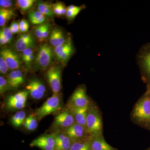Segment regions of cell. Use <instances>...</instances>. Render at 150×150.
Instances as JSON below:
<instances>
[{
	"mask_svg": "<svg viewBox=\"0 0 150 150\" xmlns=\"http://www.w3.org/2000/svg\"><path fill=\"white\" fill-rule=\"evenodd\" d=\"M131 119L134 124L150 132V88L146 87V92L134 105Z\"/></svg>",
	"mask_w": 150,
	"mask_h": 150,
	"instance_id": "obj_1",
	"label": "cell"
},
{
	"mask_svg": "<svg viewBox=\"0 0 150 150\" xmlns=\"http://www.w3.org/2000/svg\"><path fill=\"white\" fill-rule=\"evenodd\" d=\"M86 128L91 136L103 134L102 113L98 106L92 101L87 113Z\"/></svg>",
	"mask_w": 150,
	"mask_h": 150,
	"instance_id": "obj_2",
	"label": "cell"
},
{
	"mask_svg": "<svg viewBox=\"0 0 150 150\" xmlns=\"http://www.w3.org/2000/svg\"><path fill=\"white\" fill-rule=\"evenodd\" d=\"M137 59L142 81L147 88H150V43H146L140 48Z\"/></svg>",
	"mask_w": 150,
	"mask_h": 150,
	"instance_id": "obj_3",
	"label": "cell"
},
{
	"mask_svg": "<svg viewBox=\"0 0 150 150\" xmlns=\"http://www.w3.org/2000/svg\"><path fill=\"white\" fill-rule=\"evenodd\" d=\"M62 108V98L59 94H53L40 108L35 110V115L40 120L47 115L54 113Z\"/></svg>",
	"mask_w": 150,
	"mask_h": 150,
	"instance_id": "obj_4",
	"label": "cell"
},
{
	"mask_svg": "<svg viewBox=\"0 0 150 150\" xmlns=\"http://www.w3.org/2000/svg\"><path fill=\"white\" fill-rule=\"evenodd\" d=\"M75 123L71 110L68 108L59 112L55 117L52 125L54 133L62 132L68 129Z\"/></svg>",
	"mask_w": 150,
	"mask_h": 150,
	"instance_id": "obj_5",
	"label": "cell"
},
{
	"mask_svg": "<svg viewBox=\"0 0 150 150\" xmlns=\"http://www.w3.org/2000/svg\"><path fill=\"white\" fill-rule=\"evenodd\" d=\"M54 56V48L50 45L44 43L40 46L34 62L36 69L42 71L46 69L51 64Z\"/></svg>",
	"mask_w": 150,
	"mask_h": 150,
	"instance_id": "obj_6",
	"label": "cell"
},
{
	"mask_svg": "<svg viewBox=\"0 0 150 150\" xmlns=\"http://www.w3.org/2000/svg\"><path fill=\"white\" fill-rule=\"evenodd\" d=\"M91 100L87 94L86 88L84 85L78 86L69 100L67 105L69 108H79L86 107Z\"/></svg>",
	"mask_w": 150,
	"mask_h": 150,
	"instance_id": "obj_7",
	"label": "cell"
},
{
	"mask_svg": "<svg viewBox=\"0 0 150 150\" xmlns=\"http://www.w3.org/2000/svg\"><path fill=\"white\" fill-rule=\"evenodd\" d=\"M46 77L54 94H59L62 88V70L57 65L51 66L46 71Z\"/></svg>",
	"mask_w": 150,
	"mask_h": 150,
	"instance_id": "obj_8",
	"label": "cell"
},
{
	"mask_svg": "<svg viewBox=\"0 0 150 150\" xmlns=\"http://www.w3.org/2000/svg\"><path fill=\"white\" fill-rule=\"evenodd\" d=\"M28 95V92L25 90L8 96L5 102L6 108L11 111L21 110L26 105Z\"/></svg>",
	"mask_w": 150,
	"mask_h": 150,
	"instance_id": "obj_9",
	"label": "cell"
},
{
	"mask_svg": "<svg viewBox=\"0 0 150 150\" xmlns=\"http://www.w3.org/2000/svg\"><path fill=\"white\" fill-rule=\"evenodd\" d=\"M62 132L67 134L74 143L88 139L91 137L86 127L76 122Z\"/></svg>",
	"mask_w": 150,
	"mask_h": 150,
	"instance_id": "obj_10",
	"label": "cell"
},
{
	"mask_svg": "<svg viewBox=\"0 0 150 150\" xmlns=\"http://www.w3.org/2000/svg\"><path fill=\"white\" fill-rule=\"evenodd\" d=\"M30 146L42 150H55L56 140L54 134H45L38 137L30 143Z\"/></svg>",
	"mask_w": 150,
	"mask_h": 150,
	"instance_id": "obj_11",
	"label": "cell"
},
{
	"mask_svg": "<svg viewBox=\"0 0 150 150\" xmlns=\"http://www.w3.org/2000/svg\"><path fill=\"white\" fill-rule=\"evenodd\" d=\"M26 88L30 97L35 100L43 98L46 92V87L43 83L35 78L29 81Z\"/></svg>",
	"mask_w": 150,
	"mask_h": 150,
	"instance_id": "obj_12",
	"label": "cell"
},
{
	"mask_svg": "<svg viewBox=\"0 0 150 150\" xmlns=\"http://www.w3.org/2000/svg\"><path fill=\"white\" fill-rule=\"evenodd\" d=\"M0 54L7 64L10 69L14 71L20 68L21 66L20 58L15 52L6 48L1 51Z\"/></svg>",
	"mask_w": 150,
	"mask_h": 150,
	"instance_id": "obj_13",
	"label": "cell"
},
{
	"mask_svg": "<svg viewBox=\"0 0 150 150\" xmlns=\"http://www.w3.org/2000/svg\"><path fill=\"white\" fill-rule=\"evenodd\" d=\"M92 150H118L113 147L105 139L103 134L91 136L88 139Z\"/></svg>",
	"mask_w": 150,
	"mask_h": 150,
	"instance_id": "obj_14",
	"label": "cell"
},
{
	"mask_svg": "<svg viewBox=\"0 0 150 150\" xmlns=\"http://www.w3.org/2000/svg\"><path fill=\"white\" fill-rule=\"evenodd\" d=\"M35 45L33 36L31 33H26L20 36L16 41L15 47L17 51L22 52L27 48H34Z\"/></svg>",
	"mask_w": 150,
	"mask_h": 150,
	"instance_id": "obj_15",
	"label": "cell"
},
{
	"mask_svg": "<svg viewBox=\"0 0 150 150\" xmlns=\"http://www.w3.org/2000/svg\"><path fill=\"white\" fill-rule=\"evenodd\" d=\"M56 140L55 150H70L72 145L73 141L68 136L63 132L53 133Z\"/></svg>",
	"mask_w": 150,
	"mask_h": 150,
	"instance_id": "obj_16",
	"label": "cell"
},
{
	"mask_svg": "<svg viewBox=\"0 0 150 150\" xmlns=\"http://www.w3.org/2000/svg\"><path fill=\"white\" fill-rule=\"evenodd\" d=\"M6 79L11 89H16L25 81L23 73L19 70L12 71L8 76Z\"/></svg>",
	"mask_w": 150,
	"mask_h": 150,
	"instance_id": "obj_17",
	"label": "cell"
},
{
	"mask_svg": "<svg viewBox=\"0 0 150 150\" xmlns=\"http://www.w3.org/2000/svg\"><path fill=\"white\" fill-rule=\"evenodd\" d=\"M67 39L62 30L59 28H54L49 35L50 43L54 48L64 43Z\"/></svg>",
	"mask_w": 150,
	"mask_h": 150,
	"instance_id": "obj_18",
	"label": "cell"
},
{
	"mask_svg": "<svg viewBox=\"0 0 150 150\" xmlns=\"http://www.w3.org/2000/svg\"><path fill=\"white\" fill-rule=\"evenodd\" d=\"M89 105L79 108H69L71 110L75 122L86 127V118ZM68 108V107H67Z\"/></svg>",
	"mask_w": 150,
	"mask_h": 150,
	"instance_id": "obj_19",
	"label": "cell"
},
{
	"mask_svg": "<svg viewBox=\"0 0 150 150\" xmlns=\"http://www.w3.org/2000/svg\"><path fill=\"white\" fill-rule=\"evenodd\" d=\"M75 52V49L74 45L70 46L59 54L55 56L57 62L63 64H66L69 62L70 58L74 55Z\"/></svg>",
	"mask_w": 150,
	"mask_h": 150,
	"instance_id": "obj_20",
	"label": "cell"
},
{
	"mask_svg": "<svg viewBox=\"0 0 150 150\" xmlns=\"http://www.w3.org/2000/svg\"><path fill=\"white\" fill-rule=\"evenodd\" d=\"M21 59L28 69L31 68L33 62L35 60L34 48H27L22 52Z\"/></svg>",
	"mask_w": 150,
	"mask_h": 150,
	"instance_id": "obj_21",
	"label": "cell"
},
{
	"mask_svg": "<svg viewBox=\"0 0 150 150\" xmlns=\"http://www.w3.org/2000/svg\"><path fill=\"white\" fill-rule=\"evenodd\" d=\"M52 5L53 4L46 2L39 1L37 4L38 10L45 16L53 17L55 14L53 12Z\"/></svg>",
	"mask_w": 150,
	"mask_h": 150,
	"instance_id": "obj_22",
	"label": "cell"
},
{
	"mask_svg": "<svg viewBox=\"0 0 150 150\" xmlns=\"http://www.w3.org/2000/svg\"><path fill=\"white\" fill-rule=\"evenodd\" d=\"M26 118V113L24 110L18 111L11 119V123L15 127H19L23 125Z\"/></svg>",
	"mask_w": 150,
	"mask_h": 150,
	"instance_id": "obj_23",
	"label": "cell"
},
{
	"mask_svg": "<svg viewBox=\"0 0 150 150\" xmlns=\"http://www.w3.org/2000/svg\"><path fill=\"white\" fill-rule=\"evenodd\" d=\"M15 16L14 11L11 9H0V26H4L6 23Z\"/></svg>",
	"mask_w": 150,
	"mask_h": 150,
	"instance_id": "obj_24",
	"label": "cell"
},
{
	"mask_svg": "<svg viewBox=\"0 0 150 150\" xmlns=\"http://www.w3.org/2000/svg\"><path fill=\"white\" fill-rule=\"evenodd\" d=\"M28 17L31 23L34 25L43 24L46 20L45 16L38 11L30 13L28 15Z\"/></svg>",
	"mask_w": 150,
	"mask_h": 150,
	"instance_id": "obj_25",
	"label": "cell"
},
{
	"mask_svg": "<svg viewBox=\"0 0 150 150\" xmlns=\"http://www.w3.org/2000/svg\"><path fill=\"white\" fill-rule=\"evenodd\" d=\"M12 33L9 28H4L0 31V43L1 46L11 43L13 38Z\"/></svg>",
	"mask_w": 150,
	"mask_h": 150,
	"instance_id": "obj_26",
	"label": "cell"
},
{
	"mask_svg": "<svg viewBox=\"0 0 150 150\" xmlns=\"http://www.w3.org/2000/svg\"><path fill=\"white\" fill-rule=\"evenodd\" d=\"M37 119L35 115H30L26 117L23 126L28 131H34L38 126Z\"/></svg>",
	"mask_w": 150,
	"mask_h": 150,
	"instance_id": "obj_27",
	"label": "cell"
},
{
	"mask_svg": "<svg viewBox=\"0 0 150 150\" xmlns=\"http://www.w3.org/2000/svg\"><path fill=\"white\" fill-rule=\"evenodd\" d=\"M35 2V0H18L16 6L21 12H25L32 7Z\"/></svg>",
	"mask_w": 150,
	"mask_h": 150,
	"instance_id": "obj_28",
	"label": "cell"
},
{
	"mask_svg": "<svg viewBox=\"0 0 150 150\" xmlns=\"http://www.w3.org/2000/svg\"><path fill=\"white\" fill-rule=\"evenodd\" d=\"M88 139L73 143L70 150H92Z\"/></svg>",
	"mask_w": 150,
	"mask_h": 150,
	"instance_id": "obj_29",
	"label": "cell"
},
{
	"mask_svg": "<svg viewBox=\"0 0 150 150\" xmlns=\"http://www.w3.org/2000/svg\"><path fill=\"white\" fill-rule=\"evenodd\" d=\"M11 89L6 79L1 76H0V93L2 95L7 91Z\"/></svg>",
	"mask_w": 150,
	"mask_h": 150,
	"instance_id": "obj_30",
	"label": "cell"
},
{
	"mask_svg": "<svg viewBox=\"0 0 150 150\" xmlns=\"http://www.w3.org/2000/svg\"><path fill=\"white\" fill-rule=\"evenodd\" d=\"M45 24L40 25L35 28V35L40 42L44 41L43 38V31L45 27Z\"/></svg>",
	"mask_w": 150,
	"mask_h": 150,
	"instance_id": "obj_31",
	"label": "cell"
},
{
	"mask_svg": "<svg viewBox=\"0 0 150 150\" xmlns=\"http://www.w3.org/2000/svg\"><path fill=\"white\" fill-rule=\"evenodd\" d=\"M9 68L5 61L0 56V72L2 74H6L8 71Z\"/></svg>",
	"mask_w": 150,
	"mask_h": 150,
	"instance_id": "obj_32",
	"label": "cell"
},
{
	"mask_svg": "<svg viewBox=\"0 0 150 150\" xmlns=\"http://www.w3.org/2000/svg\"><path fill=\"white\" fill-rule=\"evenodd\" d=\"M20 32L26 33L28 31L29 25L27 21L22 19L19 22Z\"/></svg>",
	"mask_w": 150,
	"mask_h": 150,
	"instance_id": "obj_33",
	"label": "cell"
},
{
	"mask_svg": "<svg viewBox=\"0 0 150 150\" xmlns=\"http://www.w3.org/2000/svg\"><path fill=\"white\" fill-rule=\"evenodd\" d=\"M9 28L13 34L18 33L20 32L19 23L17 21L13 22L11 23Z\"/></svg>",
	"mask_w": 150,
	"mask_h": 150,
	"instance_id": "obj_34",
	"label": "cell"
},
{
	"mask_svg": "<svg viewBox=\"0 0 150 150\" xmlns=\"http://www.w3.org/2000/svg\"><path fill=\"white\" fill-rule=\"evenodd\" d=\"M13 6V1L10 0H1V8L8 9Z\"/></svg>",
	"mask_w": 150,
	"mask_h": 150,
	"instance_id": "obj_35",
	"label": "cell"
},
{
	"mask_svg": "<svg viewBox=\"0 0 150 150\" xmlns=\"http://www.w3.org/2000/svg\"><path fill=\"white\" fill-rule=\"evenodd\" d=\"M53 12L54 14L57 16H61V8H60V2L56 3L52 5Z\"/></svg>",
	"mask_w": 150,
	"mask_h": 150,
	"instance_id": "obj_36",
	"label": "cell"
},
{
	"mask_svg": "<svg viewBox=\"0 0 150 150\" xmlns=\"http://www.w3.org/2000/svg\"><path fill=\"white\" fill-rule=\"evenodd\" d=\"M50 24L49 23H46L45 27L43 31V38L44 40H46L50 35Z\"/></svg>",
	"mask_w": 150,
	"mask_h": 150,
	"instance_id": "obj_37",
	"label": "cell"
},
{
	"mask_svg": "<svg viewBox=\"0 0 150 150\" xmlns=\"http://www.w3.org/2000/svg\"><path fill=\"white\" fill-rule=\"evenodd\" d=\"M77 15H78L76 13H75L72 11L68 9L67 8V12L66 14V16L68 19L70 20H72Z\"/></svg>",
	"mask_w": 150,
	"mask_h": 150,
	"instance_id": "obj_38",
	"label": "cell"
},
{
	"mask_svg": "<svg viewBox=\"0 0 150 150\" xmlns=\"http://www.w3.org/2000/svg\"><path fill=\"white\" fill-rule=\"evenodd\" d=\"M60 8H61V16L64 15L67 13V8L65 7L64 4L62 2H60Z\"/></svg>",
	"mask_w": 150,
	"mask_h": 150,
	"instance_id": "obj_39",
	"label": "cell"
},
{
	"mask_svg": "<svg viewBox=\"0 0 150 150\" xmlns=\"http://www.w3.org/2000/svg\"><path fill=\"white\" fill-rule=\"evenodd\" d=\"M146 150H150V148H149V149H147Z\"/></svg>",
	"mask_w": 150,
	"mask_h": 150,
	"instance_id": "obj_40",
	"label": "cell"
}]
</instances>
